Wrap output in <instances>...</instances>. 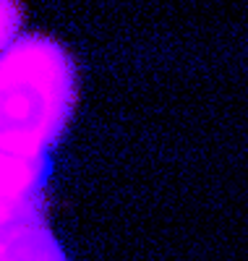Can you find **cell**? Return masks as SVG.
Here are the masks:
<instances>
[{"label":"cell","instance_id":"1","mask_svg":"<svg viewBox=\"0 0 248 261\" xmlns=\"http://www.w3.org/2000/svg\"><path fill=\"white\" fill-rule=\"evenodd\" d=\"M65 60L60 50L44 42H21L3 55L6 134L16 128L6 151L16 149V180L24 172V160L37 154L68 107L63 94L68 86Z\"/></svg>","mask_w":248,"mask_h":261}]
</instances>
